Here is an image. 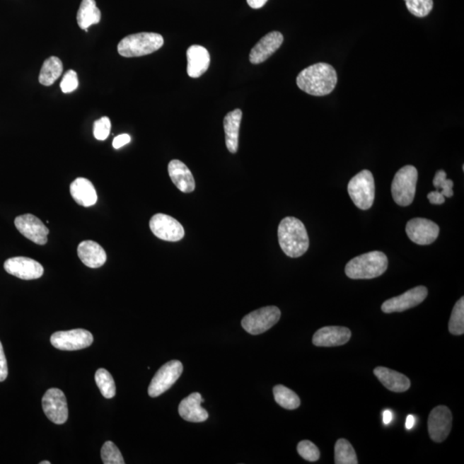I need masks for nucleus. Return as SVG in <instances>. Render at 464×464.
Listing matches in <instances>:
<instances>
[{
	"label": "nucleus",
	"mask_w": 464,
	"mask_h": 464,
	"mask_svg": "<svg viewBox=\"0 0 464 464\" xmlns=\"http://www.w3.org/2000/svg\"><path fill=\"white\" fill-rule=\"evenodd\" d=\"M337 73L327 63H318L303 69L297 77V85L306 93L323 97L329 95L337 85Z\"/></svg>",
	"instance_id": "1"
},
{
	"label": "nucleus",
	"mask_w": 464,
	"mask_h": 464,
	"mask_svg": "<svg viewBox=\"0 0 464 464\" xmlns=\"http://www.w3.org/2000/svg\"><path fill=\"white\" fill-rule=\"evenodd\" d=\"M279 246L287 257H302L309 249L310 240L306 228L299 219L286 217L282 220L278 228Z\"/></svg>",
	"instance_id": "2"
},
{
	"label": "nucleus",
	"mask_w": 464,
	"mask_h": 464,
	"mask_svg": "<svg viewBox=\"0 0 464 464\" xmlns=\"http://www.w3.org/2000/svg\"><path fill=\"white\" fill-rule=\"evenodd\" d=\"M388 258L381 251H371L352 259L346 265L347 277L353 279H370L385 273Z\"/></svg>",
	"instance_id": "3"
},
{
	"label": "nucleus",
	"mask_w": 464,
	"mask_h": 464,
	"mask_svg": "<svg viewBox=\"0 0 464 464\" xmlns=\"http://www.w3.org/2000/svg\"><path fill=\"white\" fill-rule=\"evenodd\" d=\"M163 38L161 35L143 32L127 35L118 44V53L123 57H141L161 49Z\"/></svg>",
	"instance_id": "4"
},
{
	"label": "nucleus",
	"mask_w": 464,
	"mask_h": 464,
	"mask_svg": "<svg viewBox=\"0 0 464 464\" xmlns=\"http://www.w3.org/2000/svg\"><path fill=\"white\" fill-rule=\"evenodd\" d=\"M418 170L413 166H406L395 175L391 184V194L398 205L407 207L414 202Z\"/></svg>",
	"instance_id": "5"
},
{
	"label": "nucleus",
	"mask_w": 464,
	"mask_h": 464,
	"mask_svg": "<svg viewBox=\"0 0 464 464\" xmlns=\"http://www.w3.org/2000/svg\"><path fill=\"white\" fill-rule=\"evenodd\" d=\"M347 190L356 207L361 210L370 209L375 199L373 175L368 170L359 172L350 180Z\"/></svg>",
	"instance_id": "6"
},
{
	"label": "nucleus",
	"mask_w": 464,
	"mask_h": 464,
	"mask_svg": "<svg viewBox=\"0 0 464 464\" xmlns=\"http://www.w3.org/2000/svg\"><path fill=\"white\" fill-rule=\"evenodd\" d=\"M281 317L282 312L278 307H263L246 315L242 320V326L250 335H261L274 327Z\"/></svg>",
	"instance_id": "7"
},
{
	"label": "nucleus",
	"mask_w": 464,
	"mask_h": 464,
	"mask_svg": "<svg viewBox=\"0 0 464 464\" xmlns=\"http://www.w3.org/2000/svg\"><path fill=\"white\" fill-rule=\"evenodd\" d=\"M182 364L178 361H171L163 365L155 374L148 388L151 398H158L170 389L182 373Z\"/></svg>",
	"instance_id": "8"
},
{
	"label": "nucleus",
	"mask_w": 464,
	"mask_h": 464,
	"mask_svg": "<svg viewBox=\"0 0 464 464\" xmlns=\"http://www.w3.org/2000/svg\"><path fill=\"white\" fill-rule=\"evenodd\" d=\"M93 341L91 332L82 329L56 332L50 338L52 345L63 351L81 350L90 347Z\"/></svg>",
	"instance_id": "9"
},
{
	"label": "nucleus",
	"mask_w": 464,
	"mask_h": 464,
	"mask_svg": "<svg viewBox=\"0 0 464 464\" xmlns=\"http://www.w3.org/2000/svg\"><path fill=\"white\" fill-rule=\"evenodd\" d=\"M151 231L163 241L178 242L185 236L184 228L177 219L163 214H155L150 220Z\"/></svg>",
	"instance_id": "10"
},
{
	"label": "nucleus",
	"mask_w": 464,
	"mask_h": 464,
	"mask_svg": "<svg viewBox=\"0 0 464 464\" xmlns=\"http://www.w3.org/2000/svg\"><path fill=\"white\" fill-rule=\"evenodd\" d=\"M406 233L416 245H429L438 238L439 227L431 220L414 218L407 222Z\"/></svg>",
	"instance_id": "11"
},
{
	"label": "nucleus",
	"mask_w": 464,
	"mask_h": 464,
	"mask_svg": "<svg viewBox=\"0 0 464 464\" xmlns=\"http://www.w3.org/2000/svg\"><path fill=\"white\" fill-rule=\"evenodd\" d=\"M42 409L52 422L62 425L68 419V407L65 394L62 390L50 389L43 395Z\"/></svg>",
	"instance_id": "12"
},
{
	"label": "nucleus",
	"mask_w": 464,
	"mask_h": 464,
	"mask_svg": "<svg viewBox=\"0 0 464 464\" xmlns=\"http://www.w3.org/2000/svg\"><path fill=\"white\" fill-rule=\"evenodd\" d=\"M428 291L423 286H416L398 297L386 300L381 309L385 313L402 312L410 310L422 303L427 297Z\"/></svg>",
	"instance_id": "13"
},
{
	"label": "nucleus",
	"mask_w": 464,
	"mask_h": 464,
	"mask_svg": "<svg viewBox=\"0 0 464 464\" xmlns=\"http://www.w3.org/2000/svg\"><path fill=\"white\" fill-rule=\"evenodd\" d=\"M452 427V414L446 406H438L431 410L428 418V431L434 442L445 441Z\"/></svg>",
	"instance_id": "14"
},
{
	"label": "nucleus",
	"mask_w": 464,
	"mask_h": 464,
	"mask_svg": "<svg viewBox=\"0 0 464 464\" xmlns=\"http://www.w3.org/2000/svg\"><path fill=\"white\" fill-rule=\"evenodd\" d=\"M15 226L20 233L39 245H46L50 230L42 220L32 214L18 216L15 219Z\"/></svg>",
	"instance_id": "15"
},
{
	"label": "nucleus",
	"mask_w": 464,
	"mask_h": 464,
	"mask_svg": "<svg viewBox=\"0 0 464 464\" xmlns=\"http://www.w3.org/2000/svg\"><path fill=\"white\" fill-rule=\"evenodd\" d=\"M4 267L8 274L25 281L41 278L44 273L41 264L33 259L23 257L6 260Z\"/></svg>",
	"instance_id": "16"
},
{
	"label": "nucleus",
	"mask_w": 464,
	"mask_h": 464,
	"mask_svg": "<svg viewBox=\"0 0 464 464\" xmlns=\"http://www.w3.org/2000/svg\"><path fill=\"white\" fill-rule=\"evenodd\" d=\"M283 35L279 31H272L263 37L251 50L250 61L253 65H258L269 59L282 45Z\"/></svg>",
	"instance_id": "17"
},
{
	"label": "nucleus",
	"mask_w": 464,
	"mask_h": 464,
	"mask_svg": "<svg viewBox=\"0 0 464 464\" xmlns=\"http://www.w3.org/2000/svg\"><path fill=\"white\" fill-rule=\"evenodd\" d=\"M352 333L346 327L327 326L315 332L312 342L317 347H338L349 342Z\"/></svg>",
	"instance_id": "18"
},
{
	"label": "nucleus",
	"mask_w": 464,
	"mask_h": 464,
	"mask_svg": "<svg viewBox=\"0 0 464 464\" xmlns=\"http://www.w3.org/2000/svg\"><path fill=\"white\" fill-rule=\"evenodd\" d=\"M204 400L202 395L195 392L184 398L179 405V414L183 419L190 422H203L208 419V413L202 407Z\"/></svg>",
	"instance_id": "19"
},
{
	"label": "nucleus",
	"mask_w": 464,
	"mask_h": 464,
	"mask_svg": "<svg viewBox=\"0 0 464 464\" xmlns=\"http://www.w3.org/2000/svg\"><path fill=\"white\" fill-rule=\"evenodd\" d=\"M187 74L197 79L206 73L210 66V54L205 47L193 45L187 51Z\"/></svg>",
	"instance_id": "20"
},
{
	"label": "nucleus",
	"mask_w": 464,
	"mask_h": 464,
	"mask_svg": "<svg viewBox=\"0 0 464 464\" xmlns=\"http://www.w3.org/2000/svg\"><path fill=\"white\" fill-rule=\"evenodd\" d=\"M170 178L178 189L183 193H192L195 189V181L189 168L180 160L174 159L168 166Z\"/></svg>",
	"instance_id": "21"
},
{
	"label": "nucleus",
	"mask_w": 464,
	"mask_h": 464,
	"mask_svg": "<svg viewBox=\"0 0 464 464\" xmlns=\"http://www.w3.org/2000/svg\"><path fill=\"white\" fill-rule=\"evenodd\" d=\"M78 255L82 262L91 269H98L107 261V254L103 248L91 240L79 243Z\"/></svg>",
	"instance_id": "22"
},
{
	"label": "nucleus",
	"mask_w": 464,
	"mask_h": 464,
	"mask_svg": "<svg viewBox=\"0 0 464 464\" xmlns=\"http://www.w3.org/2000/svg\"><path fill=\"white\" fill-rule=\"evenodd\" d=\"M374 374L383 385L392 392L402 393L410 388L411 383L409 378L389 368L378 366L374 370Z\"/></svg>",
	"instance_id": "23"
},
{
	"label": "nucleus",
	"mask_w": 464,
	"mask_h": 464,
	"mask_svg": "<svg viewBox=\"0 0 464 464\" xmlns=\"http://www.w3.org/2000/svg\"><path fill=\"white\" fill-rule=\"evenodd\" d=\"M70 192L71 197L80 206L89 207L98 202L97 191L93 184L89 180L79 178L71 184Z\"/></svg>",
	"instance_id": "24"
},
{
	"label": "nucleus",
	"mask_w": 464,
	"mask_h": 464,
	"mask_svg": "<svg viewBox=\"0 0 464 464\" xmlns=\"http://www.w3.org/2000/svg\"><path fill=\"white\" fill-rule=\"evenodd\" d=\"M242 117V110L237 109L228 113L224 119L226 146L231 153L234 154L238 150L239 129Z\"/></svg>",
	"instance_id": "25"
},
{
	"label": "nucleus",
	"mask_w": 464,
	"mask_h": 464,
	"mask_svg": "<svg viewBox=\"0 0 464 464\" xmlns=\"http://www.w3.org/2000/svg\"><path fill=\"white\" fill-rule=\"evenodd\" d=\"M77 21L79 26L85 30L101 21V11L95 0H82L78 11Z\"/></svg>",
	"instance_id": "26"
},
{
	"label": "nucleus",
	"mask_w": 464,
	"mask_h": 464,
	"mask_svg": "<svg viewBox=\"0 0 464 464\" xmlns=\"http://www.w3.org/2000/svg\"><path fill=\"white\" fill-rule=\"evenodd\" d=\"M62 73V62L58 57L52 56L43 63L41 73L39 75V82L42 86H50L61 77Z\"/></svg>",
	"instance_id": "27"
},
{
	"label": "nucleus",
	"mask_w": 464,
	"mask_h": 464,
	"mask_svg": "<svg viewBox=\"0 0 464 464\" xmlns=\"http://www.w3.org/2000/svg\"><path fill=\"white\" fill-rule=\"evenodd\" d=\"M275 402L284 409L294 410L300 406V399L294 391L287 387L279 385L274 388Z\"/></svg>",
	"instance_id": "28"
},
{
	"label": "nucleus",
	"mask_w": 464,
	"mask_h": 464,
	"mask_svg": "<svg viewBox=\"0 0 464 464\" xmlns=\"http://www.w3.org/2000/svg\"><path fill=\"white\" fill-rule=\"evenodd\" d=\"M335 463L336 464H357V455L347 439H340L335 443Z\"/></svg>",
	"instance_id": "29"
},
{
	"label": "nucleus",
	"mask_w": 464,
	"mask_h": 464,
	"mask_svg": "<svg viewBox=\"0 0 464 464\" xmlns=\"http://www.w3.org/2000/svg\"><path fill=\"white\" fill-rule=\"evenodd\" d=\"M95 383L102 395L107 399L113 398L115 395V383L113 377L105 369H99L95 375Z\"/></svg>",
	"instance_id": "30"
},
{
	"label": "nucleus",
	"mask_w": 464,
	"mask_h": 464,
	"mask_svg": "<svg viewBox=\"0 0 464 464\" xmlns=\"http://www.w3.org/2000/svg\"><path fill=\"white\" fill-rule=\"evenodd\" d=\"M450 333L454 335L464 334V298L458 300L452 310L449 322Z\"/></svg>",
	"instance_id": "31"
},
{
	"label": "nucleus",
	"mask_w": 464,
	"mask_h": 464,
	"mask_svg": "<svg viewBox=\"0 0 464 464\" xmlns=\"http://www.w3.org/2000/svg\"><path fill=\"white\" fill-rule=\"evenodd\" d=\"M407 10L417 18H425L434 8V0H404Z\"/></svg>",
	"instance_id": "32"
},
{
	"label": "nucleus",
	"mask_w": 464,
	"mask_h": 464,
	"mask_svg": "<svg viewBox=\"0 0 464 464\" xmlns=\"http://www.w3.org/2000/svg\"><path fill=\"white\" fill-rule=\"evenodd\" d=\"M101 457L104 464H124L122 455L118 447L113 442L104 443L101 451Z\"/></svg>",
	"instance_id": "33"
},
{
	"label": "nucleus",
	"mask_w": 464,
	"mask_h": 464,
	"mask_svg": "<svg viewBox=\"0 0 464 464\" xmlns=\"http://www.w3.org/2000/svg\"><path fill=\"white\" fill-rule=\"evenodd\" d=\"M446 178L447 175L445 170H438L437 173L435 174L433 183L436 189H441L440 192H441L445 197L451 198L453 196L452 187H453L454 183L451 180L447 179Z\"/></svg>",
	"instance_id": "34"
},
{
	"label": "nucleus",
	"mask_w": 464,
	"mask_h": 464,
	"mask_svg": "<svg viewBox=\"0 0 464 464\" xmlns=\"http://www.w3.org/2000/svg\"><path fill=\"white\" fill-rule=\"evenodd\" d=\"M298 452L300 457L306 461L315 462L320 458V451L315 443L309 440H303L298 445Z\"/></svg>",
	"instance_id": "35"
},
{
	"label": "nucleus",
	"mask_w": 464,
	"mask_h": 464,
	"mask_svg": "<svg viewBox=\"0 0 464 464\" xmlns=\"http://www.w3.org/2000/svg\"><path fill=\"white\" fill-rule=\"evenodd\" d=\"M111 129V122L109 117H102L94 123L93 134L98 141H105L109 137Z\"/></svg>",
	"instance_id": "36"
},
{
	"label": "nucleus",
	"mask_w": 464,
	"mask_h": 464,
	"mask_svg": "<svg viewBox=\"0 0 464 464\" xmlns=\"http://www.w3.org/2000/svg\"><path fill=\"white\" fill-rule=\"evenodd\" d=\"M79 79L77 73L74 70L67 71L61 83L62 91L64 93H71L78 89Z\"/></svg>",
	"instance_id": "37"
},
{
	"label": "nucleus",
	"mask_w": 464,
	"mask_h": 464,
	"mask_svg": "<svg viewBox=\"0 0 464 464\" xmlns=\"http://www.w3.org/2000/svg\"><path fill=\"white\" fill-rule=\"evenodd\" d=\"M8 376L7 361L5 353H4L3 346L0 342V382L5 381Z\"/></svg>",
	"instance_id": "38"
},
{
	"label": "nucleus",
	"mask_w": 464,
	"mask_h": 464,
	"mask_svg": "<svg viewBox=\"0 0 464 464\" xmlns=\"http://www.w3.org/2000/svg\"><path fill=\"white\" fill-rule=\"evenodd\" d=\"M427 198L433 205H441V204L446 202L445 196L439 190L431 192V193L427 195Z\"/></svg>",
	"instance_id": "39"
},
{
	"label": "nucleus",
	"mask_w": 464,
	"mask_h": 464,
	"mask_svg": "<svg viewBox=\"0 0 464 464\" xmlns=\"http://www.w3.org/2000/svg\"><path fill=\"white\" fill-rule=\"evenodd\" d=\"M131 141V137L129 134H124L118 135L117 137L114 139L113 146L115 149H120L124 146H126L127 144H129Z\"/></svg>",
	"instance_id": "40"
},
{
	"label": "nucleus",
	"mask_w": 464,
	"mask_h": 464,
	"mask_svg": "<svg viewBox=\"0 0 464 464\" xmlns=\"http://www.w3.org/2000/svg\"><path fill=\"white\" fill-rule=\"evenodd\" d=\"M267 2V0H247L248 5L255 10L260 9V8L265 6Z\"/></svg>",
	"instance_id": "41"
},
{
	"label": "nucleus",
	"mask_w": 464,
	"mask_h": 464,
	"mask_svg": "<svg viewBox=\"0 0 464 464\" xmlns=\"http://www.w3.org/2000/svg\"><path fill=\"white\" fill-rule=\"evenodd\" d=\"M392 418H393V414H392L390 410H385L383 412V423H385V425H389L392 422Z\"/></svg>",
	"instance_id": "42"
},
{
	"label": "nucleus",
	"mask_w": 464,
	"mask_h": 464,
	"mask_svg": "<svg viewBox=\"0 0 464 464\" xmlns=\"http://www.w3.org/2000/svg\"><path fill=\"white\" fill-rule=\"evenodd\" d=\"M414 422H415V419L413 415L410 414L407 416V419H406V428L407 430L412 429V428L414 427Z\"/></svg>",
	"instance_id": "43"
},
{
	"label": "nucleus",
	"mask_w": 464,
	"mask_h": 464,
	"mask_svg": "<svg viewBox=\"0 0 464 464\" xmlns=\"http://www.w3.org/2000/svg\"><path fill=\"white\" fill-rule=\"evenodd\" d=\"M40 464H51V463L49 462V461H43V462L40 463Z\"/></svg>",
	"instance_id": "44"
}]
</instances>
